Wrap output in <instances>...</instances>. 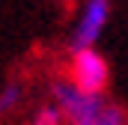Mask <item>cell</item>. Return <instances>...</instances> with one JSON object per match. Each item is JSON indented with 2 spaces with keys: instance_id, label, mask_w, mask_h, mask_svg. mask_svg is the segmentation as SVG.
<instances>
[{
  "instance_id": "obj_6",
  "label": "cell",
  "mask_w": 128,
  "mask_h": 125,
  "mask_svg": "<svg viewBox=\"0 0 128 125\" xmlns=\"http://www.w3.org/2000/svg\"><path fill=\"white\" fill-rule=\"evenodd\" d=\"M21 104V86L15 80H9L3 90H0V110H12Z\"/></svg>"
},
{
  "instance_id": "obj_1",
  "label": "cell",
  "mask_w": 128,
  "mask_h": 125,
  "mask_svg": "<svg viewBox=\"0 0 128 125\" xmlns=\"http://www.w3.org/2000/svg\"><path fill=\"white\" fill-rule=\"evenodd\" d=\"M51 92H54V104H60V110L66 113V122L68 125H90V122H96L98 116L107 110V104H110V98L104 92H86L72 78L54 80Z\"/></svg>"
},
{
  "instance_id": "obj_4",
  "label": "cell",
  "mask_w": 128,
  "mask_h": 125,
  "mask_svg": "<svg viewBox=\"0 0 128 125\" xmlns=\"http://www.w3.org/2000/svg\"><path fill=\"white\" fill-rule=\"evenodd\" d=\"M33 125H66V113L60 110V104H45L36 110Z\"/></svg>"
},
{
  "instance_id": "obj_3",
  "label": "cell",
  "mask_w": 128,
  "mask_h": 125,
  "mask_svg": "<svg viewBox=\"0 0 128 125\" xmlns=\"http://www.w3.org/2000/svg\"><path fill=\"white\" fill-rule=\"evenodd\" d=\"M68 78L86 92H104L107 80H110V66L96 51V45L92 48H78L68 57Z\"/></svg>"
},
{
  "instance_id": "obj_2",
  "label": "cell",
  "mask_w": 128,
  "mask_h": 125,
  "mask_svg": "<svg viewBox=\"0 0 128 125\" xmlns=\"http://www.w3.org/2000/svg\"><path fill=\"white\" fill-rule=\"evenodd\" d=\"M110 21V0H80L72 30H68V48H92Z\"/></svg>"
},
{
  "instance_id": "obj_5",
  "label": "cell",
  "mask_w": 128,
  "mask_h": 125,
  "mask_svg": "<svg viewBox=\"0 0 128 125\" xmlns=\"http://www.w3.org/2000/svg\"><path fill=\"white\" fill-rule=\"evenodd\" d=\"M90 125H128V116H125V110L119 107V104H107V110L98 116L96 122H90Z\"/></svg>"
}]
</instances>
